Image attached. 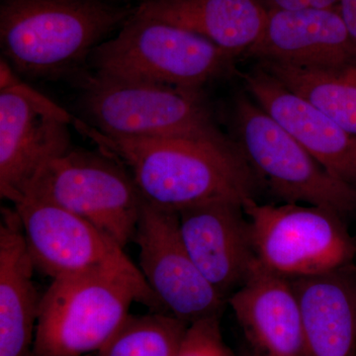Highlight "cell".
Wrapping results in <instances>:
<instances>
[{"label":"cell","instance_id":"5b68a950","mask_svg":"<svg viewBox=\"0 0 356 356\" xmlns=\"http://www.w3.org/2000/svg\"><path fill=\"white\" fill-rule=\"evenodd\" d=\"M235 56L202 36L137 10L93 51L95 74L201 88L226 74Z\"/></svg>","mask_w":356,"mask_h":356},{"label":"cell","instance_id":"83f0119b","mask_svg":"<svg viewBox=\"0 0 356 356\" xmlns=\"http://www.w3.org/2000/svg\"><path fill=\"white\" fill-rule=\"evenodd\" d=\"M143 1H147V0H142V2H143Z\"/></svg>","mask_w":356,"mask_h":356},{"label":"cell","instance_id":"7402d4cb","mask_svg":"<svg viewBox=\"0 0 356 356\" xmlns=\"http://www.w3.org/2000/svg\"><path fill=\"white\" fill-rule=\"evenodd\" d=\"M0 91H8L19 95L20 97L24 98L26 102L67 123L74 122V118L70 116L67 110L57 103L51 102L50 98L47 97L43 93L28 86V83L20 79L19 74H16L15 70L2 57L0 60Z\"/></svg>","mask_w":356,"mask_h":356},{"label":"cell","instance_id":"9a60e30c","mask_svg":"<svg viewBox=\"0 0 356 356\" xmlns=\"http://www.w3.org/2000/svg\"><path fill=\"white\" fill-rule=\"evenodd\" d=\"M69 123L0 91V195L13 204L40 170L70 149Z\"/></svg>","mask_w":356,"mask_h":356},{"label":"cell","instance_id":"2e32d148","mask_svg":"<svg viewBox=\"0 0 356 356\" xmlns=\"http://www.w3.org/2000/svg\"><path fill=\"white\" fill-rule=\"evenodd\" d=\"M16 210L1 208L0 356H32L42 295Z\"/></svg>","mask_w":356,"mask_h":356},{"label":"cell","instance_id":"d6986e66","mask_svg":"<svg viewBox=\"0 0 356 356\" xmlns=\"http://www.w3.org/2000/svg\"><path fill=\"white\" fill-rule=\"evenodd\" d=\"M259 67L356 137V67L341 70L300 69L273 62Z\"/></svg>","mask_w":356,"mask_h":356},{"label":"cell","instance_id":"9c48e42d","mask_svg":"<svg viewBox=\"0 0 356 356\" xmlns=\"http://www.w3.org/2000/svg\"><path fill=\"white\" fill-rule=\"evenodd\" d=\"M35 268L51 280L83 274H118L145 280L124 248L69 211L31 197L14 204Z\"/></svg>","mask_w":356,"mask_h":356},{"label":"cell","instance_id":"8fae6325","mask_svg":"<svg viewBox=\"0 0 356 356\" xmlns=\"http://www.w3.org/2000/svg\"><path fill=\"white\" fill-rule=\"evenodd\" d=\"M178 227L192 261L228 303L257 259L242 204L212 201L187 208L178 212Z\"/></svg>","mask_w":356,"mask_h":356},{"label":"cell","instance_id":"ac0fdd59","mask_svg":"<svg viewBox=\"0 0 356 356\" xmlns=\"http://www.w3.org/2000/svg\"><path fill=\"white\" fill-rule=\"evenodd\" d=\"M136 10L195 33L235 57L254 46L268 15L264 0H147Z\"/></svg>","mask_w":356,"mask_h":356},{"label":"cell","instance_id":"ffe728a7","mask_svg":"<svg viewBox=\"0 0 356 356\" xmlns=\"http://www.w3.org/2000/svg\"><path fill=\"white\" fill-rule=\"evenodd\" d=\"M189 325L158 312L129 315L95 356H175Z\"/></svg>","mask_w":356,"mask_h":356},{"label":"cell","instance_id":"5bb4252c","mask_svg":"<svg viewBox=\"0 0 356 356\" xmlns=\"http://www.w3.org/2000/svg\"><path fill=\"white\" fill-rule=\"evenodd\" d=\"M228 305L254 355L306 356L301 307L291 280L255 259Z\"/></svg>","mask_w":356,"mask_h":356},{"label":"cell","instance_id":"44dd1931","mask_svg":"<svg viewBox=\"0 0 356 356\" xmlns=\"http://www.w3.org/2000/svg\"><path fill=\"white\" fill-rule=\"evenodd\" d=\"M220 317L189 325L175 356H236L225 343Z\"/></svg>","mask_w":356,"mask_h":356},{"label":"cell","instance_id":"d4e9b609","mask_svg":"<svg viewBox=\"0 0 356 356\" xmlns=\"http://www.w3.org/2000/svg\"><path fill=\"white\" fill-rule=\"evenodd\" d=\"M238 356H257V355H254V353H252V351L248 350V346H245V348H243V350L240 351V355H238Z\"/></svg>","mask_w":356,"mask_h":356},{"label":"cell","instance_id":"6da1fadb","mask_svg":"<svg viewBox=\"0 0 356 356\" xmlns=\"http://www.w3.org/2000/svg\"><path fill=\"white\" fill-rule=\"evenodd\" d=\"M79 132L131 172L146 202L172 212L212 202L255 199L257 177L236 143L194 139H117L74 119Z\"/></svg>","mask_w":356,"mask_h":356},{"label":"cell","instance_id":"e0dca14e","mask_svg":"<svg viewBox=\"0 0 356 356\" xmlns=\"http://www.w3.org/2000/svg\"><path fill=\"white\" fill-rule=\"evenodd\" d=\"M348 268L290 280L301 307L306 356H356L355 282Z\"/></svg>","mask_w":356,"mask_h":356},{"label":"cell","instance_id":"8992f818","mask_svg":"<svg viewBox=\"0 0 356 356\" xmlns=\"http://www.w3.org/2000/svg\"><path fill=\"white\" fill-rule=\"evenodd\" d=\"M23 197L69 211L123 248L135 240L144 203L128 168L102 149H70L53 159L40 170Z\"/></svg>","mask_w":356,"mask_h":356},{"label":"cell","instance_id":"4316f807","mask_svg":"<svg viewBox=\"0 0 356 356\" xmlns=\"http://www.w3.org/2000/svg\"><path fill=\"white\" fill-rule=\"evenodd\" d=\"M86 356H95V355H86Z\"/></svg>","mask_w":356,"mask_h":356},{"label":"cell","instance_id":"ba28073f","mask_svg":"<svg viewBox=\"0 0 356 356\" xmlns=\"http://www.w3.org/2000/svg\"><path fill=\"white\" fill-rule=\"evenodd\" d=\"M243 209L257 261L288 280L341 270L355 257V240L334 211L257 199L245 200Z\"/></svg>","mask_w":356,"mask_h":356},{"label":"cell","instance_id":"cb8c5ba5","mask_svg":"<svg viewBox=\"0 0 356 356\" xmlns=\"http://www.w3.org/2000/svg\"><path fill=\"white\" fill-rule=\"evenodd\" d=\"M337 9L343 18L356 51V0H339Z\"/></svg>","mask_w":356,"mask_h":356},{"label":"cell","instance_id":"4fadbf2b","mask_svg":"<svg viewBox=\"0 0 356 356\" xmlns=\"http://www.w3.org/2000/svg\"><path fill=\"white\" fill-rule=\"evenodd\" d=\"M254 102L334 177L356 186V137L261 67L242 74Z\"/></svg>","mask_w":356,"mask_h":356},{"label":"cell","instance_id":"7c38bea8","mask_svg":"<svg viewBox=\"0 0 356 356\" xmlns=\"http://www.w3.org/2000/svg\"><path fill=\"white\" fill-rule=\"evenodd\" d=\"M245 55L309 70L356 67V51L334 8L268 10L264 31Z\"/></svg>","mask_w":356,"mask_h":356},{"label":"cell","instance_id":"484cf974","mask_svg":"<svg viewBox=\"0 0 356 356\" xmlns=\"http://www.w3.org/2000/svg\"><path fill=\"white\" fill-rule=\"evenodd\" d=\"M355 296H356V275L355 276Z\"/></svg>","mask_w":356,"mask_h":356},{"label":"cell","instance_id":"7a4b0ae2","mask_svg":"<svg viewBox=\"0 0 356 356\" xmlns=\"http://www.w3.org/2000/svg\"><path fill=\"white\" fill-rule=\"evenodd\" d=\"M135 11L103 0H1L2 58L19 76H65L89 62Z\"/></svg>","mask_w":356,"mask_h":356},{"label":"cell","instance_id":"277c9868","mask_svg":"<svg viewBox=\"0 0 356 356\" xmlns=\"http://www.w3.org/2000/svg\"><path fill=\"white\" fill-rule=\"evenodd\" d=\"M79 106L84 123L117 139L227 140L213 120L201 88L91 74Z\"/></svg>","mask_w":356,"mask_h":356},{"label":"cell","instance_id":"52a82bcc","mask_svg":"<svg viewBox=\"0 0 356 356\" xmlns=\"http://www.w3.org/2000/svg\"><path fill=\"white\" fill-rule=\"evenodd\" d=\"M236 146L257 181L283 203L356 213V186L334 177L257 103L238 95L234 108Z\"/></svg>","mask_w":356,"mask_h":356},{"label":"cell","instance_id":"3957f363","mask_svg":"<svg viewBox=\"0 0 356 356\" xmlns=\"http://www.w3.org/2000/svg\"><path fill=\"white\" fill-rule=\"evenodd\" d=\"M134 302L163 313L146 280L83 274L51 280L42 295L32 356H86L102 350Z\"/></svg>","mask_w":356,"mask_h":356},{"label":"cell","instance_id":"30bf717a","mask_svg":"<svg viewBox=\"0 0 356 356\" xmlns=\"http://www.w3.org/2000/svg\"><path fill=\"white\" fill-rule=\"evenodd\" d=\"M139 269L163 314L191 325L220 317L228 305L206 280L187 252L178 227V213L144 200L135 240Z\"/></svg>","mask_w":356,"mask_h":356},{"label":"cell","instance_id":"603a6c76","mask_svg":"<svg viewBox=\"0 0 356 356\" xmlns=\"http://www.w3.org/2000/svg\"><path fill=\"white\" fill-rule=\"evenodd\" d=\"M339 0H264L268 10H294L304 8H334Z\"/></svg>","mask_w":356,"mask_h":356}]
</instances>
